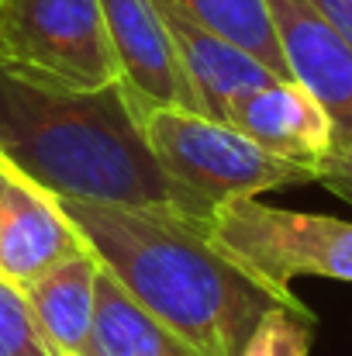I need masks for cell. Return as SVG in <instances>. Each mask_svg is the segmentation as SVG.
Instances as JSON below:
<instances>
[{
	"label": "cell",
	"instance_id": "e0dca14e",
	"mask_svg": "<svg viewBox=\"0 0 352 356\" xmlns=\"http://www.w3.org/2000/svg\"><path fill=\"white\" fill-rule=\"evenodd\" d=\"M17 173H21V170H17V166H14V163H10V159L0 152V197H3V194H7V187L17 180Z\"/></svg>",
	"mask_w": 352,
	"mask_h": 356
},
{
	"label": "cell",
	"instance_id": "52a82bcc",
	"mask_svg": "<svg viewBox=\"0 0 352 356\" xmlns=\"http://www.w3.org/2000/svg\"><path fill=\"white\" fill-rule=\"evenodd\" d=\"M117 80L142 118L152 108H194L173 35L156 0H101Z\"/></svg>",
	"mask_w": 352,
	"mask_h": 356
},
{
	"label": "cell",
	"instance_id": "2e32d148",
	"mask_svg": "<svg viewBox=\"0 0 352 356\" xmlns=\"http://www.w3.org/2000/svg\"><path fill=\"white\" fill-rule=\"evenodd\" d=\"M318 14L352 45V0H311Z\"/></svg>",
	"mask_w": 352,
	"mask_h": 356
},
{
	"label": "cell",
	"instance_id": "5bb4252c",
	"mask_svg": "<svg viewBox=\"0 0 352 356\" xmlns=\"http://www.w3.org/2000/svg\"><path fill=\"white\" fill-rule=\"evenodd\" d=\"M315 339V315L308 308L276 305L255 325L242 356H308Z\"/></svg>",
	"mask_w": 352,
	"mask_h": 356
},
{
	"label": "cell",
	"instance_id": "8fae6325",
	"mask_svg": "<svg viewBox=\"0 0 352 356\" xmlns=\"http://www.w3.org/2000/svg\"><path fill=\"white\" fill-rule=\"evenodd\" d=\"M97 273L101 259L90 249H83L21 291L42 339L56 356L87 353L97 308Z\"/></svg>",
	"mask_w": 352,
	"mask_h": 356
},
{
	"label": "cell",
	"instance_id": "ba28073f",
	"mask_svg": "<svg viewBox=\"0 0 352 356\" xmlns=\"http://www.w3.org/2000/svg\"><path fill=\"white\" fill-rule=\"evenodd\" d=\"M225 121L273 156L311 166L325 180L335 149V128L318 97L297 80H269L238 94L228 104Z\"/></svg>",
	"mask_w": 352,
	"mask_h": 356
},
{
	"label": "cell",
	"instance_id": "7a4b0ae2",
	"mask_svg": "<svg viewBox=\"0 0 352 356\" xmlns=\"http://www.w3.org/2000/svg\"><path fill=\"white\" fill-rule=\"evenodd\" d=\"M0 152L56 197L197 218L156 163L121 80L76 90L0 63Z\"/></svg>",
	"mask_w": 352,
	"mask_h": 356
},
{
	"label": "cell",
	"instance_id": "3957f363",
	"mask_svg": "<svg viewBox=\"0 0 352 356\" xmlns=\"http://www.w3.org/2000/svg\"><path fill=\"white\" fill-rule=\"evenodd\" d=\"M138 121L156 163L201 222H211L215 208L232 197L321 184L318 170L273 156L235 124L208 118L194 108H152Z\"/></svg>",
	"mask_w": 352,
	"mask_h": 356
},
{
	"label": "cell",
	"instance_id": "8992f818",
	"mask_svg": "<svg viewBox=\"0 0 352 356\" xmlns=\"http://www.w3.org/2000/svg\"><path fill=\"white\" fill-rule=\"evenodd\" d=\"M290 80L308 87L335 128L325 187L352 204V45L311 0H266Z\"/></svg>",
	"mask_w": 352,
	"mask_h": 356
},
{
	"label": "cell",
	"instance_id": "4fadbf2b",
	"mask_svg": "<svg viewBox=\"0 0 352 356\" xmlns=\"http://www.w3.org/2000/svg\"><path fill=\"white\" fill-rule=\"evenodd\" d=\"M176 3L187 14H194L201 24H208L211 31L232 38L238 49L255 56L280 80H290V70H287V59H283L266 0H176Z\"/></svg>",
	"mask_w": 352,
	"mask_h": 356
},
{
	"label": "cell",
	"instance_id": "6da1fadb",
	"mask_svg": "<svg viewBox=\"0 0 352 356\" xmlns=\"http://www.w3.org/2000/svg\"><path fill=\"white\" fill-rule=\"evenodd\" d=\"M59 204L101 266L201 356H242L255 325L280 305L211 242L208 222L104 201Z\"/></svg>",
	"mask_w": 352,
	"mask_h": 356
},
{
	"label": "cell",
	"instance_id": "5b68a950",
	"mask_svg": "<svg viewBox=\"0 0 352 356\" xmlns=\"http://www.w3.org/2000/svg\"><path fill=\"white\" fill-rule=\"evenodd\" d=\"M0 63L76 90L117 80L101 0H0Z\"/></svg>",
	"mask_w": 352,
	"mask_h": 356
},
{
	"label": "cell",
	"instance_id": "277c9868",
	"mask_svg": "<svg viewBox=\"0 0 352 356\" xmlns=\"http://www.w3.org/2000/svg\"><path fill=\"white\" fill-rule=\"evenodd\" d=\"M208 232L211 242L280 305L304 308L290 287L297 277L352 284V222L342 218L283 211L259 204L255 197H232L215 208Z\"/></svg>",
	"mask_w": 352,
	"mask_h": 356
},
{
	"label": "cell",
	"instance_id": "7c38bea8",
	"mask_svg": "<svg viewBox=\"0 0 352 356\" xmlns=\"http://www.w3.org/2000/svg\"><path fill=\"white\" fill-rule=\"evenodd\" d=\"M83 356H201L187 339L152 318L101 266L94 332Z\"/></svg>",
	"mask_w": 352,
	"mask_h": 356
},
{
	"label": "cell",
	"instance_id": "30bf717a",
	"mask_svg": "<svg viewBox=\"0 0 352 356\" xmlns=\"http://www.w3.org/2000/svg\"><path fill=\"white\" fill-rule=\"evenodd\" d=\"M156 3H159V14H162V21L173 35L183 76L190 83L194 111L225 121L228 118V104L238 94H245L252 87H262L269 80H280L255 56L238 49L232 38L211 31L194 14H187L176 0H156Z\"/></svg>",
	"mask_w": 352,
	"mask_h": 356
},
{
	"label": "cell",
	"instance_id": "9c48e42d",
	"mask_svg": "<svg viewBox=\"0 0 352 356\" xmlns=\"http://www.w3.org/2000/svg\"><path fill=\"white\" fill-rule=\"evenodd\" d=\"M83 249L87 242L66 218L59 197L17 173L0 197V280L24 291L31 280Z\"/></svg>",
	"mask_w": 352,
	"mask_h": 356
},
{
	"label": "cell",
	"instance_id": "9a60e30c",
	"mask_svg": "<svg viewBox=\"0 0 352 356\" xmlns=\"http://www.w3.org/2000/svg\"><path fill=\"white\" fill-rule=\"evenodd\" d=\"M0 356H56L42 339L24 294L0 280Z\"/></svg>",
	"mask_w": 352,
	"mask_h": 356
}]
</instances>
